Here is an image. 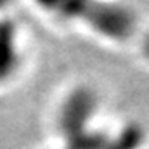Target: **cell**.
<instances>
[{
  "label": "cell",
  "instance_id": "obj_2",
  "mask_svg": "<svg viewBox=\"0 0 149 149\" xmlns=\"http://www.w3.org/2000/svg\"><path fill=\"white\" fill-rule=\"evenodd\" d=\"M100 106V98L91 86L78 85L65 95L56 114V126L65 141L90 129Z\"/></svg>",
  "mask_w": 149,
  "mask_h": 149
},
{
  "label": "cell",
  "instance_id": "obj_7",
  "mask_svg": "<svg viewBox=\"0 0 149 149\" xmlns=\"http://www.w3.org/2000/svg\"><path fill=\"white\" fill-rule=\"evenodd\" d=\"M141 55H143V58H146L149 61V32L141 40Z\"/></svg>",
  "mask_w": 149,
  "mask_h": 149
},
{
  "label": "cell",
  "instance_id": "obj_8",
  "mask_svg": "<svg viewBox=\"0 0 149 149\" xmlns=\"http://www.w3.org/2000/svg\"><path fill=\"white\" fill-rule=\"evenodd\" d=\"M3 7H5V3H3V2H0V8H3Z\"/></svg>",
  "mask_w": 149,
  "mask_h": 149
},
{
  "label": "cell",
  "instance_id": "obj_6",
  "mask_svg": "<svg viewBox=\"0 0 149 149\" xmlns=\"http://www.w3.org/2000/svg\"><path fill=\"white\" fill-rule=\"evenodd\" d=\"M86 0H61V2H43L42 7L53 12L56 17H61L65 20H81V15L85 12Z\"/></svg>",
  "mask_w": 149,
  "mask_h": 149
},
{
  "label": "cell",
  "instance_id": "obj_4",
  "mask_svg": "<svg viewBox=\"0 0 149 149\" xmlns=\"http://www.w3.org/2000/svg\"><path fill=\"white\" fill-rule=\"evenodd\" d=\"M146 141V131L136 121L124 124L114 136H109L106 149H141Z\"/></svg>",
  "mask_w": 149,
  "mask_h": 149
},
{
  "label": "cell",
  "instance_id": "obj_1",
  "mask_svg": "<svg viewBox=\"0 0 149 149\" xmlns=\"http://www.w3.org/2000/svg\"><path fill=\"white\" fill-rule=\"evenodd\" d=\"M81 22L100 37L116 43L128 42L138 27V15L128 5L113 2H86Z\"/></svg>",
  "mask_w": 149,
  "mask_h": 149
},
{
  "label": "cell",
  "instance_id": "obj_3",
  "mask_svg": "<svg viewBox=\"0 0 149 149\" xmlns=\"http://www.w3.org/2000/svg\"><path fill=\"white\" fill-rule=\"evenodd\" d=\"M22 65L18 47V27L10 17L0 18V85H5L17 76Z\"/></svg>",
  "mask_w": 149,
  "mask_h": 149
},
{
  "label": "cell",
  "instance_id": "obj_5",
  "mask_svg": "<svg viewBox=\"0 0 149 149\" xmlns=\"http://www.w3.org/2000/svg\"><path fill=\"white\" fill-rule=\"evenodd\" d=\"M109 134L98 129H86L65 141V149H106Z\"/></svg>",
  "mask_w": 149,
  "mask_h": 149
}]
</instances>
